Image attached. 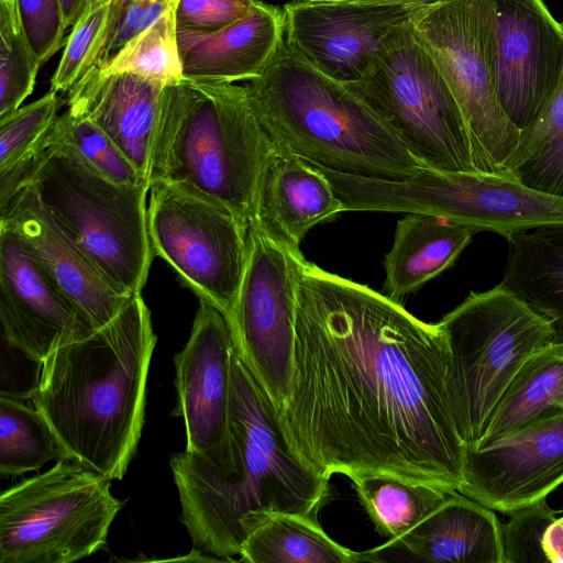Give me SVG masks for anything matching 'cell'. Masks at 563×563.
<instances>
[{
  "mask_svg": "<svg viewBox=\"0 0 563 563\" xmlns=\"http://www.w3.org/2000/svg\"><path fill=\"white\" fill-rule=\"evenodd\" d=\"M0 321L4 340L42 363L56 349L95 331L22 236L4 222H0Z\"/></svg>",
  "mask_w": 563,
  "mask_h": 563,
  "instance_id": "obj_16",
  "label": "cell"
},
{
  "mask_svg": "<svg viewBox=\"0 0 563 563\" xmlns=\"http://www.w3.org/2000/svg\"><path fill=\"white\" fill-rule=\"evenodd\" d=\"M40 67L22 30L16 0H0V119L32 93Z\"/></svg>",
  "mask_w": 563,
  "mask_h": 563,
  "instance_id": "obj_33",
  "label": "cell"
},
{
  "mask_svg": "<svg viewBox=\"0 0 563 563\" xmlns=\"http://www.w3.org/2000/svg\"><path fill=\"white\" fill-rule=\"evenodd\" d=\"M274 148L244 85L184 80L165 86L150 186L162 181L216 200L250 229L257 181Z\"/></svg>",
  "mask_w": 563,
  "mask_h": 563,
  "instance_id": "obj_5",
  "label": "cell"
},
{
  "mask_svg": "<svg viewBox=\"0 0 563 563\" xmlns=\"http://www.w3.org/2000/svg\"><path fill=\"white\" fill-rule=\"evenodd\" d=\"M150 191L154 255L231 320L247 262L249 229L229 208L199 194L162 181L152 183Z\"/></svg>",
  "mask_w": 563,
  "mask_h": 563,
  "instance_id": "obj_12",
  "label": "cell"
},
{
  "mask_svg": "<svg viewBox=\"0 0 563 563\" xmlns=\"http://www.w3.org/2000/svg\"><path fill=\"white\" fill-rule=\"evenodd\" d=\"M240 562L357 563L360 552L332 540L317 518L290 512L269 515L243 542Z\"/></svg>",
  "mask_w": 563,
  "mask_h": 563,
  "instance_id": "obj_27",
  "label": "cell"
},
{
  "mask_svg": "<svg viewBox=\"0 0 563 563\" xmlns=\"http://www.w3.org/2000/svg\"><path fill=\"white\" fill-rule=\"evenodd\" d=\"M345 211L323 172L275 147L262 168L254 199V222L266 238L297 256L310 229Z\"/></svg>",
  "mask_w": 563,
  "mask_h": 563,
  "instance_id": "obj_20",
  "label": "cell"
},
{
  "mask_svg": "<svg viewBox=\"0 0 563 563\" xmlns=\"http://www.w3.org/2000/svg\"><path fill=\"white\" fill-rule=\"evenodd\" d=\"M236 349L229 318L199 298L190 335L175 355L177 407L186 431V451L208 453L229 440L230 378Z\"/></svg>",
  "mask_w": 563,
  "mask_h": 563,
  "instance_id": "obj_18",
  "label": "cell"
},
{
  "mask_svg": "<svg viewBox=\"0 0 563 563\" xmlns=\"http://www.w3.org/2000/svg\"><path fill=\"white\" fill-rule=\"evenodd\" d=\"M156 340L150 309L137 294L106 325L43 362L31 400L55 434L63 460L110 481L123 478L142 435Z\"/></svg>",
  "mask_w": 563,
  "mask_h": 563,
  "instance_id": "obj_3",
  "label": "cell"
},
{
  "mask_svg": "<svg viewBox=\"0 0 563 563\" xmlns=\"http://www.w3.org/2000/svg\"><path fill=\"white\" fill-rule=\"evenodd\" d=\"M43 141L68 145L86 163L114 183L150 188L148 179L84 113L66 108L62 115H57Z\"/></svg>",
  "mask_w": 563,
  "mask_h": 563,
  "instance_id": "obj_32",
  "label": "cell"
},
{
  "mask_svg": "<svg viewBox=\"0 0 563 563\" xmlns=\"http://www.w3.org/2000/svg\"><path fill=\"white\" fill-rule=\"evenodd\" d=\"M494 80L498 101L521 132L545 110L563 74V24L544 0H494Z\"/></svg>",
  "mask_w": 563,
  "mask_h": 563,
  "instance_id": "obj_14",
  "label": "cell"
},
{
  "mask_svg": "<svg viewBox=\"0 0 563 563\" xmlns=\"http://www.w3.org/2000/svg\"><path fill=\"white\" fill-rule=\"evenodd\" d=\"M306 258L249 229V254L230 320L238 352L278 411L289 393L298 282Z\"/></svg>",
  "mask_w": 563,
  "mask_h": 563,
  "instance_id": "obj_13",
  "label": "cell"
},
{
  "mask_svg": "<svg viewBox=\"0 0 563 563\" xmlns=\"http://www.w3.org/2000/svg\"><path fill=\"white\" fill-rule=\"evenodd\" d=\"M562 515H563V509H562Z\"/></svg>",
  "mask_w": 563,
  "mask_h": 563,
  "instance_id": "obj_44",
  "label": "cell"
},
{
  "mask_svg": "<svg viewBox=\"0 0 563 563\" xmlns=\"http://www.w3.org/2000/svg\"><path fill=\"white\" fill-rule=\"evenodd\" d=\"M429 4L292 1L283 7L285 40L325 76L358 79L388 35Z\"/></svg>",
  "mask_w": 563,
  "mask_h": 563,
  "instance_id": "obj_15",
  "label": "cell"
},
{
  "mask_svg": "<svg viewBox=\"0 0 563 563\" xmlns=\"http://www.w3.org/2000/svg\"><path fill=\"white\" fill-rule=\"evenodd\" d=\"M277 417L295 453L328 478L386 472L456 492L463 484L466 445L440 325L307 260Z\"/></svg>",
  "mask_w": 563,
  "mask_h": 563,
  "instance_id": "obj_1",
  "label": "cell"
},
{
  "mask_svg": "<svg viewBox=\"0 0 563 563\" xmlns=\"http://www.w3.org/2000/svg\"><path fill=\"white\" fill-rule=\"evenodd\" d=\"M501 284L545 317L563 344V225L514 234Z\"/></svg>",
  "mask_w": 563,
  "mask_h": 563,
  "instance_id": "obj_25",
  "label": "cell"
},
{
  "mask_svg": "<svg viewBox=\"0 0 563 563\" xmlns=\"http://www.w3.org/2000/svg\"><path fill=\"white\" fill-rule=\"evenodd\" d=\"M542 548L548 563H563V515L547 528Z\"/></svg>",
  "mask_w": 563,
  "mask_h": 563,
  "instance_id": "obj_40",
  "label": "cell"
},
{
  "mask_svg": "<svg viewBox=\"0 0 563 563\" xmlns=\"http://www.w3.org/2000/svg\"><path fill=\"white\" fill-rule=\"evenodd\" d=\"M503 563L501 522L494 511L452 493L415 528L395 541L360 552L361 562Z\"/></svg>",
  "mask_w": 563,
  "mask_h": 563,
  "instance_id": "obj_21",
  "label": "cell"
},
{
  "mask_svg": "<svg viewBox=\"0 0 563 563\" xmlns=\"http://www.w3.org/2000/svg\"><path fill=\"white\" fill-rule=\"evenodd\" d=\"M451 356V390L467 449L479 444L506 388L539 350L554 343L551 322L501 283L471 291L438 322Z\"/></svg>",
  "mask_w": 563,
  "mask_h": 563,
  "instance_id": "obj_7",
  "label": "cell"
},
{
  "mask_svg": "<svg viewBox=\"0 0 563 563\" xmlns=\"http://www.w3.org/2000/svg\"><path fill=\"white\" fill-rule=\"evenodd\" d=\"M90 1V0H89Z\"/></svg>",
  "mask_w": 563,
  "mask_h": 563,
  "instance_id": "obj_45",
  "label": "cell"
},
{
  "mask_svg": "<svg viewBox=\"0 0 563 563\" xmlns=\"http://www.w3.org/2000/svg\"><path fill=\"white\" fill-rule=\"evenodd\" d=\"M66 29L71 27L89 0H59Z\"/></svg>",
  "mask_w": 563,
  "mask_h": 563,
  "instance_id": "obj_41",
  "label": "cell"
},
{
  "mask_svg": "<svg viewBox=\"0 0 563 563\" xmlns=\"http://www.w3.org/2000/svg\"><path fill=\"white\" fill-rule=\"evenodd\" d=\"M257 0H178L175 9L178 30L212 32L246 16Z\"/></svg>",
  "mask_w": 563,
  "mask_h": 563,
  "instance_id": "obj_39",
  "label": "cell"
},
{
  "mask_svg": "<svg viewBox=\"0 0 563 563\" xmlns=\"http://www.w3.org/2000/svg\"><path fill=\"white\" fill-rule=\"evenodd\" d=\"M409 27L462 111L476 170L507 175L505 164L518 145L520 131L496 93L494 0H440L418 11Z\"/></svg>",
  "mask_w": 563,
  "mask_h": 563,
  "instance_id": "obj_11",
  "label": "cell"
},
{
  "mask_svg": "<svg viewBox=\"0 0 563 563\" xmlns=\"http://www.w3.org/2000/svg\"><path fill=\"white\" fill-rule=\"evenodd\" d=\"M229 430L231 464L213 468L196 454H173L180 521L192 545L217 559L236 561L247 534L269 515L317 518L329 497V479L290 448L277 411L241 358L231 363Z\"/></svg>",
  "mask_w": 563,
  "mask_h": 563,
  "instance_id": "obj_2",
  "label": "cell"
},
{
  "mask_svg": "<svg viewBox=\"0 0 563 563\" xmlns=\"http://www.w3.org/2000/svg\"><path fill=\"white\" fill-rule=\"evenodd\" d=\"M27 44L42 66L63 45L66 26L59 0H16Z\"/></svg>",
  "mask_w": 563,
  "mask_h": 563,
  "instance_id": "obj_38",
  "label": "cell"
},
{
  "mask_svg": "<svg viewBox=\"0 0 563 563\" xmlns=\"http://www.w3.org/2000/svg\"><path fill=\"white\" fill-rule=\"evenodd\" d=\"M58 93L51 90L0 119V174L36 153L57 118Z\"/></svg>",
  "mask_w": 563,
  "mask_h": 563,
  "instance_id": "obj_35",
  "label": "cell"
},
{
  "mask_svg": "<svg viewBox=\"0 0 563 563\" xmlns=\"http://www.w3.org/2000/svg\"><path fill=\"white\" fill-rule=\"evenodd\" d=\"M349 478L376 531L387 541L405 536L456 492L386 472L356 473Z\"/></svg>",
  "mask_w": 563,
  "mask_h": 563,
  "instance_id": "obj_28",
  "label": "cell"
},
{
  "mask_svg": "<svg viewBox=\"0 0 563 563\" xmlns=\"http://www.w3.org/2000/svg\"><path fill=\"white\" fill-rule=\"evenodd\" d=\"M563 484V415L464 454L459 493L503 514L547 498Z\"/></svg>",
  "mask_w": 563,
  "mask_h": 563,
  "instance_id": "obj_17",
  "label": "cell"
},
{
  "mask_svg": "<svg viewBox=\"0 0 563 563\" xmlns=\"http://www.w3.org/2000/svg\"><path fill=\"white\" fill-rule=\"evenodd\" d=\"M0 222L22 236L58 289L93 330L110 322L132 297L119 292L96 269L54 224L27 186L0 211Z\"/></svg>",
  "mask_w": 563,
  "mask_h": 563,
  "instance_id": "obj_19",
  "label": "cell"
},
{
  "mask_svg": "<svg viewBox=\"0 0 563 563\" xmlns=\"http://www.w3.org/2000/svg\"><path fill=\"white\" fill-rule=\"evenodd\" d=\"M275 147L330 170L402 179L423 166L346 87L284 38L261 75L243 84Z\"/></svg>",
  "mask_w": 563,
  "mask_h": 563,
  "instance_id": "obj_4",
  "label": "cell"
},
{
  "mask_svg": "<svg viewBox=\"0 0 563 563\" xmlns=\"http://www.w3.org/2000/svg\"><path fill=\"white\" fill-rule=\"evenodd\" d=\"M285 38L283 7L257 0L250 13L212 32L177 29L185 80L246 82L258 77Z\"/></svg>",
  "mask_w": 563,
  "mask_h": 563,
  "instance_id": "obj_22",
  "label": "cell"
},
{
  "mask_svg": "<svg viewBox=\"0 0 563 563\" xmlns=\"http://www.w3.org/2000/svg\"><path fill=\"white\" fill-rule=\"evenodd\" d=\"M505 173L533 190L563 198V74L545 110L520 132Z\"/></svg>",
  "mask_w": 563,
  "mask_h": 563,
  "instance_id": "obj_29",
  "label": "cell"
},
{
  "mask_svg": "<svg viewBox=\"0 0 563 563\" xmlns=\"http://www.w3.org/2000/svg\"><path fill=\"white\" fill-rule=\"evenodd\" d=\"M318 167L345 211L439 216L506 240L563 225V198L533 190L509 175L423 168L402 179H386Z\"/></svg>",
  "mask_w": 563,
  "mask_h": 563,
  "instance_id": "obj_8",
  "label": "cell"
},
{
  "mask_svg": "<svg viewBox=\"0 0 563 563\" xmlns=\"http://www.w3.org/2000/svg\"><path fill=\"white\" fill-rule=\"evenodd\" d=\"M63 460L55 434L42 413L21 399L0 396V475H22Z\"/></svg>",
  "mask_w": 563,
  "mask_h": 563,
  "instance_id": "obj_30",
  "label": "cell"
},
{
  "mask_svg": "<svg viewBox=\"0 0 563 563\" xmlns=\"http://www.w3.org/2000/svg\"><path fill=\"white\" fill-rule=\"evenodd\" d=\"M175 9L131 38L103 66L99 75L133 74L164 87L185 80L177 40Z\"/></svg>",
  "mask_w": 563,
  "mask_h": 563,
  "instance_id": "obj_31",
  "label": "cell"
},
{
  "mask_svg": "<svg viewBox=\"0 0 563 563\" xmlns=\"http://www.w3.org/2000/svg\"><path fill=\"white\" fill-rule=\"evenodd\" d=\"M164 86L133 75L90 69L67 93L66 108L93 121L148 179L150 152Z\"/></svg>",
  "mask_w": 563,
  "mask_h": 563,
  "instance_id": "obj_23",
  "label": "cell"
},
{
  "mask_svg": "<svg viewBox=\"0 0 563 563\" xmlns=\"http://www.w3.org/2000/svg\"><path fill=\"white\" fill-rule=\"evenodd\" d=\"M178 0H111L110 15L96 64L103 66L131 38L177 5Z\"/></svg>",
  "mask_w": 563,
  "mask_h": 563,
  "instance_id": "obj_37",
  "label": "cell"
},
{
  "mask_svg": "<svg viewBox=\"0 0 563 563\" xmlns=\"http://www.w3.org/2000/svg\"><path fill=\"white\" fill-rule=\"evenodd\" d=\"M563 415V344L531 355L495 407L475 449L487 446L536 423Z\"/></svg>",
  "mask_w": 563,
  "mask_h": 563,
  "instance_id": "obj_26",
  "label": "cell"
},
{
  "mask_svg": "<svg viewBox=\"0 0 563 563\" xmlns=\"http://www.w3.org/2000/svg\"><path fill=\"white\" fill-rule=\"evenodd\" d=\"M360 1H368V2H380V3H421V4H431L440 0H360Z\"/></svg>",
  "mask_w": 563,
  "mask_h": 563,
  "instance_id": "obj_42",
  "label": "cell"
},
{
  "mask_svg": "<svg viewBox=\"0 0 563 563\" xmlns=\"http://www.w3.org/2000/svg\"><path fill=\"white\" fill-rule=\"evenodd\" d=\"M111 0H90L71 31L51 79V90L68 93L93 68L104 38Z\"/></svg>",
  "mask_w": 563,
  "mask_h": 563,
  "instance_id": "obj_34",
  "label": "cell"
},
{
  "mask_svg": "<svg viewBox=\"0 0 563 563\" xmlns=\"http://www.w3.org/2000/svg\"><path fill=\"white\" fill-rule=\"evenodd\" d=\"M343 85L427 168L477 172L462 111L409 23L388 35L358 79Z\"/></svg>",
  "mask_w": 563,
  "mask_h": 563,
  "instance_id": "obj_9",
  "label": "cell"
},
{
  "mask_svg": "<svg viewBox=\"0 0 563 563\" xmlns=\"http://www.w3.org/2000/svg\"><path fill=\"white\" fill-rule=\"evenodd\" d=\"M308 2H340V1H353V0H299Z\"/></svg>",
  "mask_w": 563,
  "mask_h": 563,
  "instance_id": "obj_43",
  "label": "cell"
},
{
  "mask_svg": "<svg viewBox=\"0 0 563 563\" xmlns=\"http://www.w3.org/2000/svg\"><path fill=\"white\" fill-rule=\"evenodd\" d=\"M124 503L110 479L58 460L0 496V563H69L107 548Z\"/></svg>",
  "mask_w": 563,
  "mask_h": 563,
  "instance_id": "obj_10",
  "label": "cell"
},
{
  "mask_svg": "<svg viewBox=\"0 0 563 563\" xmlns=\"http://www.w3.org/2000/svg\"><path fill=\"white\" fill-rule=\"evenodd\" d=\"M477 233L445 218L406 213L385 255L386 296L397 300L450 267Z\"/></svg>",
  "mask_w": 563,
  "mask_h": 563,
  "instance_id": "obj_24",
  "label": "cell"
},
{
  "mask_svg": "<svg viewBox=\"0 0 563 563\" xmlns=\"http://www.w3.org/2000/svg\"><path fill=\"white\" fill-rule=\"evenodd\" d=\"M509 515L501 523L503 563H548L542 539L558 511L542 498Z\"/></svg>",
  "mask_w": 563,
  "mask_h": 563,
  "instance_id": "obj_36",
  "label": "cell"
},
{
  "mask_svg": "<svg viewBox=\"0 0 563 563\" xmlns=\"http://www.w3.org/2000/svg\"><path fill=\"white\" fill-rule=\"evenodd\" d=\"M24 186L119 292L141 294L155 256L147 227L148 187L114 183L68 145L44 141Z\"/></svg>",
  "mask_w": 563,
  "mask_h": 563,
  "instance_id": "obj_6",
  "label": "cell"
}]
</instances>
